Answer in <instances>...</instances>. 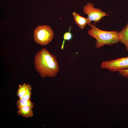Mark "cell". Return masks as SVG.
Instances as JSON below:
<instances>
[{
  "label": "cell",
  "mask_w": 128,
  "mask_h": 128,
  "mask_svg": "<svg viewBox=\"0 0 128 128\" xmlns=\"http://www.w3.org/2000/svg\"><path fill=\"white\" fill-rule=\"evenodd\" d=\"M34 62L36 70L43 78L54 77L59 70L56 57L46 48L36 53Z\"/></svg>",
  "instance_id": "cell-1"
},
{
  "label": "cell",
  "mask_w": 128,
  "mask_h": 128,
  "mask_svg": "<svg viewBox=\"0 0 128 128\" xmlns=\"http://www.w3.org/2000/svg\"><path fill=\"white\" fill-rule=\"evenodd\" d=\"M88 25L90 29L88 30L87 33L96 39V48H99L106 45L111 46L119 41L118 31L102 30L97 27L94 23H91Z\"/></svg>",
  "instance_id": "cell-2"
},
{
  "label": "cell",
  "mask_w": 128,
  "mask_h": 128,
  "mask_svg": "<svg viewBox=\"0 0 128 128\" xmlns=\"http://www.w3.org/2000/svg\"><path fill=\"white\" fill-rule=\"evenodd\" d=\"M54 35L53 30L49 26L44 25L38 26L35 29L33 37L37 43L44 45L51 41Z\"/></svg>",
  "instance_id": "cell-3"
},
{
  "label": "cell",
  "mask_w": 128,
  "mask_h": 128,
  "mask_svg": "<svg viewBox=\"0 0 128 128\" xmlns=\"http://www.w3.org/2000/svg\"><path fill=\"white\" fill-rule=\"evenodd\" d=\"M83 13L87 15L88 25L92 21L95 23H98L104 17L109 15L100 9L94 8V5L91 3H87L83 7Z\"/></svg>",
  "instance_id": "cell-4"
},
{
  "label": "cell",
  "mask_w": 128,
  "mask_h": 128,
  "mask_svg": "<svg viewBox=\"0 0 128 128\" xmlns=\"http://www.w3.org/2000/svg\"><path fill=\"white\" fill-rule=\"evenodd\" d=\"M101 67L112 72L128 69V56L102 62Z\"/></svg>",
  "instance_id": "cell-5"
},
{
  "label": "cell",
  "mask_w": 128,
  "mask_h": 128,
  "mask_svg": "<svg viewBox=\"0 0 128 128\" xmlns=\"http://www.w3.org/2000/svg\"><path fill=\"white\" fill-rule=\"evenodd\" d=\"M119 41L123 44L127 51H128V22L126 25L118 32Z\"/></svg>",
  "instance_id": "cell-6"
},
{
  "label": "cell",
  "mask_w": 128,
  "mask_h": 128,
  "mask_svg": "<svg viewBox=\"0 0 128 128\" xmlns=\"http://www.w3.org/2000/svg\"><path fill=\"white\" fill-rule=\"evenodd\" d=\"M72 15L75 23L81 29H83L88 23L87 18L81 16L75 12H73Z\"/></svg>",
  "instance_id": "cell-7"
},
{
  "label": "cell",
  "mask_w": 128,
  "mask_h": 128,
  "mask_svg": "<svg viewBox=\"0 0 128 128\" xmlns=\"http://www.w3.org/2000/svg\"><path fill=\"white\" fill-rule=\"evenodd\" d=\"M32 109L28 106L21 107L18 109L17 114L26 118L31 117L33 115Z\"/></svg>",
  "instance_id": "cell-8"
},
{
  "label": "cell",
  "mask_w": 128,
  "mask_h": 128,
  "mask_svg": "<svg viewBox=\"0 0 128 128\" xmlns=\"http://www.w3.org/2000/svg\"><path fill=\"white\" fill-rule=\"evenodd\" d=\"M16 105L18 109L21 107L25 106H29L32 109H33L34 107V103L30 100H24L19 99L17 101Z\"/></svg>",
  "instance_id": "cell-9"
},
{
  "label": "cell",
  "mask_w": 128,
  "mask_h": 128,
  "mask_svg": "<svg viewBox=\"0 0 128 128\" xmlns=\"http://www.w3.org/2000/svg\"><path fill=\"white\" fill-rule=\"evenodd\" d=\"M28 84L24 83L19 85L16 93L17 95L19 98L23 96L27 91Z\"/></svg>",
  "instance_id": "cell-10"
},
{
  "label": "cell",
  "mask_w": 128,
  "mask_h": 128,
  "mask_svg": "<svg viewBox=\"0 0 128 128\" xmlns=\"http://www.w3.org/2000/svg\"><path fill=\"white\" fill-rule=\"evenodd\" d=\"M32 87L28 84L27 89L25 95L22 97L19 98V99L22 100H30L31 95Z\"/></svg>",
  "instance_id": "cell-11"
},
{
  "label": "cell",
  "mask_w": 128,
  "mask_h": 128,
  "mask_svg": "<svg viewBox=\"0 0 128 128\" xmlns=\"http://www.w3.org/2000/svg\"><path fill=\"white\" fill-rule=\"evenodd\" d=\"M71 27H70L69 29V31L67 32L64 33L63 35V38L64 40L63 41V44L62 45L61 49H62L64 46V41L65 40L69 41L71 40L73 38V35L70 32Z\"/></svg>",
  "instance_id": "cell-12"
},
{
  "label": "cell",
  "mask_w": 128,
  "mask_h": 128,
  "mask_svg": "<svg viewBox=\"0 0 128 128\" xmlns=\"http://www.w3.org/2000/svg\"><path fill=\"white\" fill-rule=\"evenodd\" d=\"M118 72L120 75L124 77L128 78V69L121 70Z\"/></svg>",
  "instance_id": "cell-13"
}]
</instances>
